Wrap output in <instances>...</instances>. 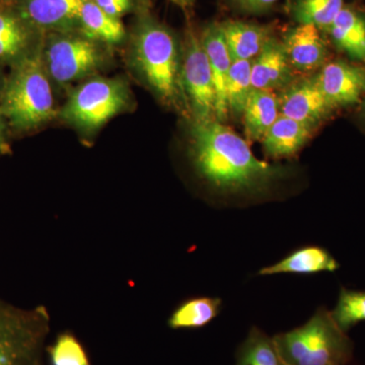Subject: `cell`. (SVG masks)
<instances>
[{"instance_id":"obj_25","label":"cell","mask_w":365,"mask_h":365,"mask_svg":"<svg viewBox=\"0 0 365 365\" xmlns=\"http://www.w3.org/2000/svg\"><path fill=\"white\" fill-rule=\"evenodd\" d=\"M331 316L343 332L365 321V292L341 289L337 304Z\"/></svg>"},{"instance_id":"obj_17","label":"cell","mask_w":365,"mask_h":365,"mask_svg":"<svg viewBox=\"0 0 365 365\" xmlns=\"http://www.w3.org/2000/svg\"><path fill=\"white\" fill-rule=\"evenodd\" d=\"M220 26L232 61H252L272 38V32L267 26L241 21H225Z\"/></svg>"},{"instance_id":"obj_3","label":"cell","mask_w":365,"mask_h":365,"mask_svg":"<svg viewBox=\"0 0 365 365\" xmlns=\"http://www.w3.org/2000/svg\"><path fill=\"white\" fill-rule=\"evenodd\" d=\"M133 48L137 67L150 88L165 104L181 109V66L172 33L157 21L144 20Z\"/></svg>"},{"instance_id":"obj_21","label":"cell","mask_w":365,"mask_h":365,"mask_svg":"<svg viewBox=\"0 0 365 365\" xmlns=\"http://www.w3.org/2000/svg\"><path fill=\"white\" fill-rule=\"evenodd\" d=\"M79 23L88 39L102 41L109 44L123 40L125 29L122 21L106 13L93 0H88L83 4Z\"/></svg>"},{"instance_id":"obj_32","label":"cell","mask_w":365,"mask_h":365,"mask_svg":"<svg viewBox=\"0 0 365 365\" xmlns=\"http://www.w3.org/2000/svg\"><path fill=\"white\" fill-rule=\"evenodd\" d=\"M364 115H365V101H364Z\"/></svg>"},{"instance_id":"obj_28","label":"cell","mask_w":365,"mask_h":365,"mask_svg":"<svg viewBox=\"0 0 365 365\" xmlns=\"http://www.w3.org/2000/svg\"><path fill=\"white\" fill-rule=\"evenodd\" d=\"M237 9L250 14H260L275 6L279 0H230Z\"/></svg>"},{"instance_id":"obj_8","label":"cell","mask_w":365,"mask_h":365,"mask_svg":"<svg viewBox=\"0 0 365 365\" xmlns=\"http://www.w3.org/2000/svg\"><path fill=\"white\" fill-rule=\"evenodd\" d=\"M43 60L55 81L68 83L95 71L102 63V54L88 38L62 37L50 43Z\"/></svg>"},{"instance_id":"obj_30","label":"cell","mask_w":365,"mask_h":365,"mask_svg":"<svg viewBox=\"0 0 365 365\" xmlns=\"http://www.w3.org/2000/svg\"><path fill=\"white\" fill-rule=\"evenodd\" d=\"M170 1L174 2L176 6L182 7V9H187L194 4L195 0H170Z\"/></svg>"},{"instance_id":"obj_16","label":"cell","mask_w":365,"mask_h":365,"mask_svg":"<svg viewBox=\"0 0 365 365\" xmlns=\"http://www.w3.org/2000/svg\"><path fill=\"white\" fill-rule=\"evenodd\" d=\"M88 0H21V13L33 25L46 29L66 28L79 21Z\"/></svg>"},{"instance_id":"obj_26","label":"cell","mask_w":365,"mask_h":365,"mask_svg":"<svg viewBox=\"0 0 365 365\" xmlns=\"http://www.w3.org/2000/svg\"><path fill=\"white\" fill-rule=\"evenodd\" d=\"M47 352L50 365H91L85 347L73 334H60Z\"/></svg>"},{"instance_id":"obj_31","label":"cell","mask_w":365,"mask_h":365,"mask_svg":"<svg viewBox=\"0 0 365 365\" xmlns=\"http://www.w3.org/2000/svg\"><path fill=\"white\" fill-rule=\"evenodd\" d=\"M0 133H1V117H0Z\"/></svg>"},{"instance_id":"obj_24","label":"cell","mask_w":365,"mask_h":365,"mask_svg":"<svg viewBox=\"0 0 365 365\" xmlns=\"http://www.w3.org/2000/svg\"><path fill=\"white\" fill-rule=\"evenodd\" d=\"M345 6V0H294L292 14L297 23L327 32Z\"/></svg>"},{"instance_id":"obj_1","label":"cell","mask_w":365,"mask_h":365,"mask_svg":"<svg viewBox=\"0 0 365 365\" xmlns=\"http://www.w3.org/2000/svg\"><path fill=\"white\" fill-rule=\"evenodd\" d=\"M190 157L197 174L220 195L262 198L270 196L292 169L255 157L248 141L217 120L194 121Z\"/></svg>"},{"instance_id":"obj_5","label":"cell","mask_w":365,"mask_h":365,"mask_svg":"<svg viewBox=\"0 0 365 365\" xmlns=\"http://www.w3.org/2000/svg\"><path fill=\"white\" fill-rule=\"evenodd\" d=\"M49 331L46 307L21 309L0 299V365H44Z\"/></svg>"},{"instance_id":"obj_9","label":"cell","mask_w":365,"mask_h":365,"mask_svg":"<svg viewBox=\"0 0 365 365\" xmlns=\"http://www.w3.org/2000/svg\"><path fill=\"white\" fill-rule=\"evenodd\" d=\"M280 115L316 128L335 109L319 88L316 76L290 83L278 96Z\"/></svg>"},{"instance_id":"obj_18","label":"cell","mask_w":365,"mask_h":365,"mask_svg":"<svg viewBox=\"0 0 365 365\" xmlns=\"http://www.w3.org/2000/svg\"><path fill=\"white\" fill-rule=\"evenodd\" d=\"M334 44L351 58L365 62V13L345 6L329 30Z\"/></svg>"},{"instance_id":"obj_10","label":"cell","mask_w":365,"mask_h":365,"mask_svg":"<svg viewBox=\"0 0 365 365\" xmlns=\"http://www.w3.org/2000/svg\"><path fill=\"white\" fill-rule=\"evenodd\" d=\"M334 109L351 107L365 97V69L343 60L329 62L316 76Z\"/></svg>"},{"instance_id":"obj_2","label":"cell","mask_w":365,"mask_h":365,"mask_svg":"<svg viewBox=\"0 0 365 365\" xmlns=\"http://www.w3.org/2000/svg\"><path fill=\"white\" fill-rule=\"evenodd\" d=\"M273 341L284 365H345L351 359V341L326 309Z\"/></svg>"},{"instance_id":"obj_19","label":"cell","mask_w":365,"mask_h":365,"mask_svg":"<svg viewBox=\"0 0 365 365\" xmlns=\"http://www.w3.org/2000/svg\"><path fill=\"white\" fill-rule=\"evenodd\" d=\"M279 115L278 96L272 91L253 88L242 117L246 140L249 143L262 141Z\"/></svg>"},{"instance_id":"obj_14","label":"cell","mask_w":365,"mask_h":365,"mask_svg":"<svg viewBox=\"0 0 365 365\" xmlns=\"http://www.w3.org/2000/svg\"><path fill=\"white\" fill-rule=\"evenodd\" d=\"M314 129L309 125L279 115L262 139L266 157L272 160L294 157L306 145Z\"/></svg>"},{"instance_id":"obj_13","label":"cell","mask_w":365,"mask_h":365,"mask_svg":"<svg viewBox=\"0 0 365 365\" xmlns=\"http://www.w3.org/2000/svg\"><path fill=\"white\" fill-rule=\"evenodd\" d=\"M204 51L207 55L209 66L212 71L216 91V120L225 123L228 119L227 102H225V86L228 72L232 60L228 52L225 36L218 25H210L204 30L201 37Z\"/></svg>"},{"instance_id":"obj_11","label":"cell","mask_w":365,"mask_h":365,"mask_svg":"<svg viewBox=\"0 0 365 365\" xmlns=\"http://www.w3.org/2000/svg\"><path fill=\"white\" fill-rule=\"evenodd\" d=\"M282 44L288 61L295 71H318L326 64L328 49L317 26L299 24L285 34Z\"/></svg>"},{"instance_id":"obj_29","label":"cell","mask_w":365,"mask_h":365,"mask_svg":"<svg viewBox=\"0 0 365 365\" xmlns=\"http://www.w3.org/2000/svg\"><path fill=\"white\" fill-rule=\"evenodd\" d=\"M97 6L110 16L119 19L130 7V0H93Z\"/></svg>"},{"instance_id":"obj_22","label":"cell","mask_w":365,"mask_h":365,"mask_svg":"<svg viewBox=\"0 0 365 365\" xmlns=\"http://www.w3.org/2000/svg\"><path fill=\"white\" fill-rule=\"evenodd\" d=\"M251 64L248 60L232 61L228 72L227 86H225V102L228 116L234 119H241L247 101L253 86L251 81Z\"/></svg>"},{"instance_id":"obj_4","label":"cell","mask_w":365,"mask_h":365,"mask_svg":"<svg viewBox=\"0 0 365 365\" xmlns=\"http://www.w3.org/2000/svg\"><path fill=\"white\" fill-rule=\"evenodd\" d=\"M2 113L21 129L32 128L54 117L51 86L40 55L26 57L11 74L2 96Z\"/></svg>"},{"instance_id":"obj_6","label":"cell","mask_w":365,"mask_h":365,"mask_svg":"<svg viewBox=\"0 0 365 365\" xmlns=\"http://www.w3.org/2000/svg\"><path fill=\"white\" fill-rule=\"evenodd\" d=\"M123 83L112 79L86 81L71 93L61 115L66 121L86 130L100 128L127 105Z\"/></svg>"},{"instance_id":"obj_20","label":"cell","mask_w":365,"mask_h":365,"mask_svg":"<svg viewBox=\"0 0 365 365\" xmlns=\"http://www.w3.org/2000/svg\"><path fill=\"white\" fill-rule=\"evenodd\" d=\"M222 299L217 297H194L186 300L170 314V329H200L209 325L220 313Z\"/></svg>"},{"instance_id":"obj_27","label":"cell","mask_w":365,"mask_h":365,"mask_svg":"<svg viewBox=\"0 0 365 365\" xmlns=\"http://www.w3.org/2000/svg\"><path fill=\"white\" fill-rule=\"evenodd\" d=\"M26 35L20 21L0 14V58L18 54L26 44Z\"/></svg>"},{"instance_id":"obj_7","label":"cell","mask_w":365,"mask_h":365,"mask_svg":"<svg viewBox=\"0 0 365 365\" xmlns=\"http://www.w3.org/2000/svg\"><path fill=\"white\" fill-rule=\"evenodd\" d=\"M181 88L187 111L194 121L216 120V91L202 43L190 34L181 66Z\"/></svg>"},{"instance_id":"obj_12","label":"cell","mask_w":365,"mask_h":365,"mask_svg":"<svg viewBox=\"0 0 365 365\" xmlns=\"http://www.w3.org/2000/svg\"><path fill=\"white\" fill-rule=\"evenodd\" d=\"M292 71L282 43L272 37L258 56L252 60V86L257 90L272 91L284 88L292 83Z\"/></svg>"},{"instance_id":"obj_23","label":"cell","mask_w":365,"mask_h":365,"mask_svg":"<svg viewBox=\"0 0 365 365\" xmlns=\"http://www.w3.org/2000/svg\"><path fill=\"white\" fill-rule=\"evenodd\" d=\"M235 365H284L273 338L253 327L237 352Z\"/></svg>"},{"instance_id":"obj_15","label":"cell","mask_w":365,"mask_h":365,"mask_svg":"<svg viewBox=\"0 0 365 365\" xmlns=\"http://www.w3.org/2000/svg\"><path fill=\"white\" fill-rule=\"evenodd\" d=\"M338 269L339 264L328 250L319 246H304L294 250L277 263L262 268L258 274L261 276L277 274L314 275L321 272H334Z\"/></svg>"}]
</instances>
